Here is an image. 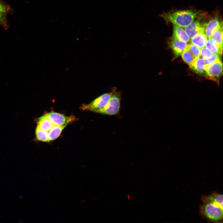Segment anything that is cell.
<instances>
[{
    "label": "cell",
    "instance_id": "obj_1",
    "mask_svg": "<svg viewBox=\"0 0 223 223\" xmlns=\"http://www.w3.org/2000/svg\"><path fill=\"white\" fill-rule=\"evenodd\" d=\"M223 195L213 191L208 195L200 197L203 202L199 206V214L209 223H222L223 218Z\"/></svg>",
    "mask_w": 223,
    "mask_h": 223
},
{
    "label": "cell",
    "instance_id": "obj_2",
    "mask_svg": "<svg viewBox=\"0 0 223 223\" xmlns=\"http://www.w3.org/2000/svg\"><path fill=\"white\" fill-rule=\"evenodd\" d=\"M201 13L192 10H179L163 13L160 16L167 22L185 28L199 16Z\"/></svg>",
    "mask_w": 223,
    "mask_h": 223
},
{
    "label": "cell",
    "instance_id": "obj_3",
    "mask_svg": "<svg viewBox=\"0 0 223 223\" xmlns=\"http://www.w3.org/2000/svg\"><path fill=\"white\" fill-rule=\"evenodd\" d=\"M121 93L115 88L109 101L104 107L94 112L104 115L114 116L119 113L120 108Z\"/></svg>",
    "mask_w": 223,
    "mask_h": 223
},
{
    "label": "cell",
    "instance_id": "obj_4",
    "mask_svg": "<svg viewBox=\"0 0 223 223\" xmlns=\"http://www.w3.org/2000/svg\"><path fill=\"white\" fill-rule=\"evenodd\" d=\"M113 91V89L109 92L103 94L98 96L90 103L83 104L81 109L94 112L105 107L110 101Z\"/></svg>",
    "mask_w": 223,
    "mask_h": 223
},
{
    "label": "cell",
    "instance_id": "obj_5",
    "mask_svg": "<svg viewBox=\"0 0 223 223\" xmlns=\"http://www.w3.org/2000/svg\"><path fill=\"white\" fill-rule=\"evenodd\" d=\"M205 69L206 78L219 84V79L223 72L222 63L220 59L210 64L205 65Z\"/></svg>",
    "mask_w": 223,
    "mask_h": 223
},
{
    "label": "cell",
    "instance_id": "obj_6",
    "mask_svg": "<svg viewBox=\"0 0 223 223\" xmlns=\"http://www.w3.org/2000/svg\"><path fill=\"white\" fill-rule=\"evenodd\" d=\"M203 15V14L202 13L189 25L183 28L190 39L198 33H204V26L206 22H204L202 20Z\"/></svg>",
    "mask_w": 223,
    "mask_h": 223
},
{
    "label": "cell",
    "instance_id": "obj_7",
    "mask_svg": "<svg viewBox=\"0 0 223 223\" xmlns=\"http://www.w3.org/2000/svg\"><path fill=\"white\" fill-rule=\"evenodd\" d=\"M49 119L54 125L60 126L76 120L73 116H67L62 114L51 112L46 114Z\"/></svg>",
    "mask_w": 223,
    "mask_h": 223
},
{
    "label": "cell",
    "instance_id": "obj_8",
    "mask_svg": "<svg viewBox=\"0 0 223 223\" xmlns=\"http://www.w3.org/2000/svg\"><path fill=\"white\" fill-rule=\"evenodd\" d=\"M222 25V22L218 17H215L206 22L204 26V33L208 38H211L213 33Z\"/></svg>",
    "mask_w": 223,
    "mask_h": 223
},
{
    "label": "cell",
    "instance_id": "obj_9",
    "mask_svg": "<svg viewBox=\"0 0 223 223\" xmlns=\"http://www.w3.org/2000/svg\"><path fill=\"white\" fill-rule=\"evenodd\" d=\"M205 60L200 56L196 59L189 66L190 69L196 73L205 77Z\"/></svg>",
    "mask_w": 223,
    "mask_h": 223
},
{
    "label": "cell",
    "instance_id": "obj_10",
    "mask_svg": "<svg viewBox=\"0 0 223 223\" xmlns=\"http://www.w3.org/2000/svg\"><path fill=\"white\" fill-rule=\"evenodd\" d=\"M169 45L172 49L175 58L179 57L187 46V42L172 38Z\"/></svg>",
    "mask_w": 223,
    "mask_h": 223
},
{
    "label": "cell",
    "instance_id": "obj_11",
    "mask_svg": "<svg viewBox=\"0 0 223 223\" xmlns=\"http://www.w3.org/2000/svg\"><path fill=\"white\" fill-rule=\"evenodd\" d=\"M173 32L172 38L187 42L190 38L183 28L173 24Z\"/></svg>",
    "mask_w": 223,
    "mask_h": 223
},
{
    "label": "cell",
    "instance_id": "obj_12",
    "mask_svg": "<svg viewBox=\"0 0 223 223\" xmlns=\"http://www.w3.org/2000/svg\"><path fill=\"white\" fill-rule=\"evenodd\" d=\"M37 125L42 129L48 132L54 125L46 114L41 116L37 120Z\"/></svg>",
    "mask_w": 223,
    "mask_h": 223
},
{
    "label": "cell",
    "instance_id": "obj_13",
    "mask_svg": "<svg viewBox=\"0 0 223 223\" xmlns=\"http://www.w3.org/2000/svg\"><path fill=\"white\" fill-rule=\"evenodd\" d=\"M207 37L204 32L198 33L190 40V43L194 44L200 49L205 46Z\"/></svg>",
    "mask_w": 223,
    "mask_h": 223
},
{
    "label": "cell",
    "instance_id": "obj_14",
    "mask_svg": "<svg viewBox=\"0 0 223 223\" xmlns=\"http://www.w3.org/2000/svg\"><path fill=\"white\" fill-rule=\"evenodd\" d=\"M68 125L66 124L60 126L54 125L48 132L49 141H53L57 138Z\"/></svg>",
    "mask_w": 223,
    "mask_h": 223
},
{
    "label": "cell",
    "instance_id": "obj_15",
    "mask_svg": "<svg viewBox=\"0 0 223 223\" xmlns=\"http://www.w3.org/2000/svg\"><path fill=\"white\" fill-rule=\"evenodd\" d=\"M211 38L219 47L223 50L222 25L213 33Z\"/></svg>",
    "mask_w": 223,
    "mask_h": 223
},
{
    "label": "cell",
    "instance_id": "obj_16",
    "mask_svg": "<svg viewBox=\"0 0 223 223\" xmlns=\"http://www.w3.org/2000/svg\"><path fill=\"white\" fill-rule=\"evenodd\" d=\"M9 10V7L0 2V25L5 28L7 27V16Z\"/></svg>",
    "mask_w": 223,
    "mask_h": 223
},
{
    "label": "cell",
    "instance_id": "obj_17",
    "mask_svg": "<svg viewBox=\"0 0 223 223\" xmlns=\"http://www.w3.org/2000/svg\"><path fill=\"white\" fill-rule=\"evenodd\" d=\"M181 56L183 60L189 65L192 64L196 59L187 46L182 52Z\"/></svg>",
    "mask_w": 223,
    "mask_h": 223
},
{
    "label": "cell",
    "instance_id": "obj_18",
    "mask_svg": "<svg viewBox=\"0 0 223 223\" xmlns=\"http://www.w3.org/2000/svg\"><path fill=\"white\" fill-rule=\"evenodd\" d=\"M35 133L38 141L45 142H50L48 132L42 129L37 125L36 128Z\"/></svg>",
    "mask_w": 223,
    "mask_h": 223
},
{
    "label": "cell",
    "instance_id": "obj_19",
    "mask_svg": "<svg viewBox=\"0 0 223 223\" xmlns=\"http://www.w3.org/2000/svg\"><path fill=\"white\" fill-rule=\"evenodd\" d=\"M204 47L208 49L213 53H218L220 55L222 54V49L219 47L211 38H207Z\"/></svg>",
    "mask_w": 223,
    "mask_h": 223
},
{
    "label": "cell",
    "instance_id": "obj_20",
    "mask_svg": "<svg viewBox=\"0 0 223 223\" xmlns=\"http://www.w3.org/2000/svg\"><path fill=\"white\" fill-rule=\"evenodd\" d=\"M187 46L196 59L200 56L201 49L197 46L190 43Z\"/></svg>",
    "mask_w": 223,
    "mask_h": 223
},
{
    "label": "cell",
    "instance_id": "obj_21",
    "mask_svg": "<svg viewBox=\"0 0 223 223\" xmlns=\"http://www.w3.org/2000/svg\"><path fill=\"white\" fill-rule=\"evenodd\" d=\"M213 54L212 52L205 47L201 49L200 56L204 60L210 58Z\"/></svg>",
    "mask_w": 223,
    "mask_h": 223
},
{
    "label": "cell",
    "instance_id": "obj_22",
    "mask_svg": "<svg viewBox=\"0 0 223 223\" xmlns=\"http://www.w3.org/2000/svg\"><path fill=\"white\" fill-rule=\"evenodd\" d=\"M220 55L216 53H213L212 56L209 58L205 60L206 65L210 64L217 60L220 59Z\"/></svg>",
    "mask_w": 223,
    "mask_h": 223
}]
</instances>
